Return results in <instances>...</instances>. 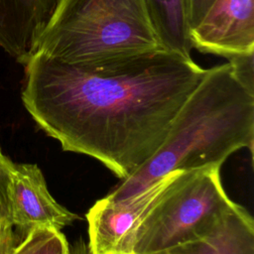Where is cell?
<instances>
[{
  "label": "cell",
  "instance_id": "1",
  "mask_svg": "<svg viewBox=\"0 0 254 254\" xmlns=\"http://www.w3.org/2000/svg\"><path fill=\"white\" fill-rule=\"evenodd\" d=\"M24 66L21 97L39 128L64 151L98 160L121 181L159 150L206 72L169 51L100 66L68 64L35 52Z\"/></svg>",
  "mask_w": 254,
  "mask_h": 254
},
{
  "label": "cell",
  "instance_id": "2",
  "mask_svg": "<svg viewBox=\"0 0 254 254\" xmlns=\"http://www.w3.org/2000/svg\"><path fill=\"white\" fill-rule=\"evenodd\" d=\"M254 93L234 76L228 63L206 69L173 118L165 141L107 198L124 199L173 172L221 167L234 152L253 154Z\"/></svg>",
  "mask_w": 254,
  "mask_h": 254
},
{
  "label": "cell",
  "instance_id": "3",
  "mask_svg": "<svg viewBox=\"0 0 254 254\" xmlns=\"http://www.w3.org/2000/svg\"><path fill=\"white\" fill-rule=\"evenodd\" d=\"M162 51L146 0H60L33 53L100 66Z\"/></svg>",
  "mask_w": 254,
  "mask_h": 254
},
{
  "label": "cell",
  "instance_id": "4",
  "mask_svg": "<svg viewBox=\"0 0 254 254\" xmlns=\"http://www.w3.org/2000/svg\"><path fill=\"white\" fill-rule=\"evenodd\" d=\"M238 206L222 187L220 167L180 172L139 225L133 254H164L206 237Z\"/></svg>",
  "mask_w": 254,
  "mask_h": 254
},
{
  "label": "cell",
  "instance_id": "5",
  "mask_svg": "<svg viewBox=\"0 0 254 254\" xmlns=\"http://www.w3.org/2000/svg\"><path fill=\"white\" fill-rule=\"evenodd\" d=\"M179 173H170L124 199L97 200L85 215L91 254H133L139 225Z\"/></svg>",
  "mask_w": 254,
  "mask_h": 254
},
{
  "label": "cell",
  "instance_id": "6",
  "mask_svg": "<svg viewBox=\"0 0 254 254\" xmlns=\"http://www.w3.org/2000/svg\"><path fill=\"white\" fill-rule=\"evenodd\" d=\"M9 209L12 227L21 231L22 237L36 228L62 231L80 219L52 196L41 169L30 163L14 164L9 188Z\"/></svg>",
  "mask_w": 254,
  "mask_h": 254
},
{
  "label": "cell",
  "instance_id": "7",
  "mask_svg": "<svg viewBox=\"0 0 254 254\" xmlns=\"http://www.w3.org/2000/svg\"><path fill=\"white\" fill-rule=\"evenodd\" d=\"M192 48L225 59L254 52V0H214L190 32Z\"/></svg>",
  "mask_w": 254,
  "mask_h": 254
},
{
  "label": "cell",
  "instance_id": "8",
  "mask_svg": "<svg viewBox=\"0 0 254 254\" xmlns=\"http://www.w3.org/2000/svg\"><path fill=\"white\" fill-rule=\"evenodd\" d=\"M60 0H0V48L24 64Z\"/></svg>",
  "mask_w": 254,
  "mask_h": 254
},
{
  "label": "cell",
  "instance_id": "9",
  "mask_svg": "<svg viewBox=\"0 0 254 254\" xmlns=\"http://www.w3.org/2000/svg\"><path fill=\"white\" fill-rule=\"evenodd\" d=\"M164 254H254V220L242 205L211 234L179 245Z\"/></svg>",
  "mask_w": 254,
  "mask_h": 254
},
{
  "label": "cell",
  "instance_id": "10",
  "mask_svg": "<svg viewBox=\"0 0 254 254\" xmlns=\"http://www.w3.org/2000/svg\"><path fill=\"white\" fill-rule=\"evenodd\" d=\"M149 13L165 48L191 59L192 45L184 0H146Z\"/></svg>",
  "mask_w": 254,
  "mask_h": 254
},
{
  "label": "cell",
  "instance_id": "11",
  "mask_svg": "<svg viewBox=\"0 0 254 254\" xmlns=\"http://www.w3.org/2000/svg\"><path fill=\"white\" fill-rule=\"evenodd\" d=\"M9 254H69V244L62 231L36 228L14 243Z\"/></svg>",
  "mask_w": 254,
  "mask_h": 254
},
{
  "label": "cell",
  "instance_id": "12",
  "mask_svg": "<svg viewBox=\"0 0 254 254\" xmlns=\"http://www.w3.org/2000/svg\"><path fill=\"white\" fill-rule=\"evenodd\" d=\"M14 164L0 147V228L12 226L9 209V188Z\"/></svg>",
  "mask_w": 254,
  "mask_h": 254
},
{
  "label": "cell",
  "instance_id": "13",
  "mask_svg": "<svg viewBox=\"0 0 254 254\" xmlns=\"http://www.w3.org/2000/svg\"><path fill=\"white\" fill-rule=\"evenodd\" d=\"M227 61L236 79L254 93V52L231 56Z\"/></svg>",
  "mask_w": 254,
  "mask_h": 254
},
{
  "label": "cell",
  "instance_id": "14",
  "mask_svg": "<svg viewBox=\"0 0 254 254\" xmlns=\"http://www.w3.org/2000/svg\"><path fill=\"white\" fill-rule=\"evenodd\" d=\"M214 0H184L187 21L190 30L196 26Z\"/></svg>",
  "mask_w": 254,
  "mask_h": 254
},
{
  "label": "cell",
  "instance_id": "15",
  "mask_svg": "<svg viewBox=\"0 0 254 254\" xmlns=\"http://www.w3.org/2000/svg\"><path fill=\"white\" fill-rule=\"evenodd\" d=\"M15 243L12 226L0 228V254H9L10 249Z\"/></svg>",
  "mask_w": 254,
  "mask_h": 254
},
{
  "label": "cell",
  "instance_id": "16",
  "mask_svg": "<svg viewBox=\"0 0 254 254\" xmlns=\"http://www.w3.org/2000/svg\"><path fill=\"white\" fill-rule=\"evenodd\" d=\"M69 254H91V252L87 242L82 237H79L69 245Z\"/></svg>",
  "mask_w": 254,
  "mask_h": 254
}]
</instances>
